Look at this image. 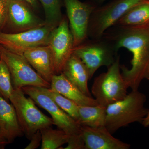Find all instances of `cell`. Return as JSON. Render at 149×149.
Masks as SVG:
<instances>
[{
  "mask_svg": "<svg viewBox=\"0 0 149 149\" xmlns=\"http://www.w3.org/2000/svg\"><path fill=\"white\" fill-rule=\"evenodd\" d=\"M118 51L121 48L133 55L130 69L120 65L121 74L128 88L139 90L143 80H149V22L136 26L115 25L104 33Z\"/></svg>",
  "mask_w": 149,
  "mask_h": 149,
  "instance_id": "cell-1",
  "label": "cell"
},
{
  "mask_svg": "<svg viewBox=\"0 0 149 149\" xmlns=\"http://www.w3.org/2000/svg\"><path fill=\"white\" fill-rule=\"evenodd\" d=\"M146 97L139 90L132 91L124 98L106 108L105 126L111 134L133 123H141L149 109L145 107Z\"/></svg>",
  "mask_w": 149,
  "mask_h": 149,
  "instance_id": "cell-2",
  "label": "cell"
},
{
  "mask_svg": "<svg viewBox=\"0 0 149 149\" xmlns=\"http://www.w3.org/2000/svg\"><path fill=\"white\" fill-rule=\"evenodd\" d=\"M120 56L103 72L94 79L91 93L98 104L107 107L122 100L128 88L121 74Z\"/></svg>",
  "mask_w": 149,
  "mask_h": 149,
  "instance_id": "cell-3",
  "label": "cell"
},
{
  "mask_svg": "<svg viewBox=\"0 0 149 149\" xmlns=\"http://www.w3.org/2000/svg\"><path fill=\"white\" fill-rule=\"evenodd\" d=\"M9 101L16 111L24 135L30 140L38 130L54 125L52 118L40 110L30 97H27L22 89H14Z\"/></svg>",
  "mask_w": 149,
  "mask_h": 149,
  "instance_id": "cell-4",
  "label": "cell"
},
{
  "mask_svg": "<svg viewBox=\"0 0 149 149\" xmlns=\"http://www.w3.org/2000/svg\"><path fill=\"white\" fill-rule=\"evenodd\" d=\"M90 39L74 47L73 53L87 68L91 79L99 68L102 66L108 68L114 62L118 51L113 43L103 36Z\"/></svg>",
  "mask_w": 149,
  "mask_h": 149,
  "instance_id": "cell-5",
  "label": "cell"
},
{
  "mask_svg": "<svg viewBox=\"0 0 149 149\" xmlns=\"http://www.w3.org/2000/svg\"><path fill=\"white\" fill-rule=\"evenodd\" d=\"M44 88L26 86L22 89L35 103L49 113L54 125L64 131L69 136V139L83 136L82 125L63 110L47 94Z\"/></svg>",
  "mask_w": 149,
  "mask_h": 149,
  "instance_id": "cell-6",
  "label": "cell"
},
{
  "mask_svg": "<svg viewBox=\"0 0 149 149\" xmlns=\"http://www.w3.org/2000/svg\"><path fill=\"white\" fill-rule=\"evenodd\" d=\"M144 1L114 0L102 6L97 7L91 14L88 37L91 39L101 38L130 9Z\"/></svg>",
  "mask_w": 149,
  "mask_h": 149,
  "instance_id": "cell-7",
  "label": "cell"
},
{
  "mask_svg": "<svg viewBox=\"0 0 149 149\" xmlns=\"http://www.w3.org/2000/svg\"><path fill=\"white\" fill-rule=\"evenodd\" d=\"M0 52L10 72L14 89L26 86L50 88V83L37 73L23 55L12 52L1 45Z\"/></svg>",
  "mask_w": 149,
  "mask_h": 149,
  "instance_id": "cell-8",
  "label": "cell"
},
{
  "mask_svg": "<svg viewBox=\"0 0 149 149\" xmlns=\"http://www.w3.org/2000/svg\"><path fill=\"white\" fill-rule=\"evenodd\" d=\"M55 27L48 24L17 33L0 32V45L8 50L23 55L31 48L47 46L52 30Z\"/></svg>",
  "mask_w": 149,
  "mask_h": 149,
  "instance_id": "cell-9",
  "label": "cell"
},
{
  "mask_svg": "<svg viewBox=\"0 0 149 149\" xmlns=\"http://www.w3.org/2000/svg\"><path fill=\"white\" fill-rule=\"evenodd\" d=\"M47 45L52 55L56 74H60L74 49L73 36L67 17H63L58 25L52 30Z\"/></svg>",
  "mask_w": 149,
  "mask_h": 149,
  "instance_id": "cell-10",
  "label": "cell"
},
{
  "mask_svg": "<svg viewBox=\"0 0 149 149\" xmlns=\"http://www.w3.org/2000/svg\"><path fill=\"white\" fill-rule=\"evenodd\" d=\"M63 1L75 47L88 39L91 14L97 6L94 3L82 2L79 0H63Z\"/></svg>",
  "mask_w": 149,
  "mask_h": 149,
  "instance_id": "cell-11",
  "label": "cell"
},
{
  "mask_svg": "<svg viewBox=\"0 0 149 149\" xmlns=\"http://www.w3.org/2000/svg\"><path fill=\"white\" fill-rule=\"evenodd\" d=\"M31 7L24 1L9 0L6 22L4 29L7 27L10 30L9 33H17L46 24L45 21L34 13Z\"/></svg>",
  "mask_w": 149,
  "mask_h": 149,
  "instance_id": "cell-12",
  "label": "cell"
},
{
  "mask_svg": "<svg viewBox=\"0 0 149 149\" xmlns=\"http://www.w3.org/2000/svg\"><path fill=\"white\" fill-rule=\"evenodd\" d=\"M85 149H129L130 145L115 138L105 126H82Z\"/></svg>",
  "mask_w": 149,
  "mask_h": 149,
  "instance_id": "cell-13",
  "label": "cell"
},
{
  "mask_svg": "<svg viewBox=\"0 0 149 149\" xmlns=\"http://www.w3.org/2000/svg\"><path fill=\"white\" fill-rule=\"evenodd\" d=\"M23 55L37 73L51 84L56 74L49 47L47 45L31 48L25 51Z\"/></svg>",
  "mask_w": 149,
  "mask_h": 149,
  "instance_id": "cell-14",
  "label": "cell"
},
{
  "mask_svg": "<svg viewBox=\"0 0 149 149\" xmlns=\"http://www.w3.org/2000/svg\"><path fill=\"white\" fill-rule=\"evenodd\" d=\"M0 130L9 143L24 135L13 105L0 96Z\"/></svg>",
  "mask_w": 149,
  "mask_h": 149,
  "instance_id": "cell-15",
  "label": "cell"
},
{
  "mask_svg": "<svg viewBox=\"0 0 149 149\" xmlns=\"http://www.w3.org/2000/svg\"><path fill=\"white\" fill-rule=\"evenodd\" d=\"M50 88L74 102L79 106L98 104L95 99L84 94L63 73L54 75L51 81Z\"/></svg>",
  "mask_w": 149,
  "mask_h": 149,
  "instance_id": "cell-16",
  "label": "cell"
},
{
  "mask_svg": "<svg viewBox=\"0 0 149 149\" xmlns=\"http://www.w3.org/2000/svg\"><path fill=\"white\" fill-rule=\"evenodd\" d=\"M62 73L86 95L92 97L88 89L89 71L80 59L74 53L67 62Z\"/></svg>",
  "mask_w": 149,
  "mask_h": 149,
  "instance_id": "cell-17",
  "label": "cell"
},
{
  "mask_svg": "<svg viewBox=\"0 0 149 149\" xmlns=\"http://www.w3.org/2000/svg\"><path fill=\"white\" fill-rule=\"evenodd\" d=\"M107 107L98 104L79 107V123L92 128L105 126Z\"/></svg>",
  "mask_w": 149,
  "mask_h": 149,
  "instance_id": "cell-18",
  "label": "cell"
},
{
  "mask_svg": "<svg viewBox=\"0 0 149 149\" xmlns=\"http://www.w3.org/2000/svg\"><path fill=\"white\" fill-rule=\"evenodd\" d=\"M148 22L149 0H145L130 9L115 24L123 26H136Z\"/></svg>",
  "mask_w": 149,
  "mask_h": 149,
  "instance_id": "cell-19",
  "label": "cell"
},
{
  "mask_svg": "<svg viewBox=\"0 0 149 149\" xmlns=\"http://www.w3.org/2000/svg\"><path fill=\"white\" fill-rule=\"evenodd\" d=\"M40 131L42 136L41 149H60L68 142L69 136L61 129H54L50 127Z\"/></svg>",
  "mask_w": 149,
  "mask_h": 149,
  "instance_id": "cell-20",
  "label": "cell"
},
{
  "mask_svg": "<svg viewBox=\"0 0 149 149\" xmlns=\"http://www.w3.org/2000/svg\"><path fill=\"white\" fill-rule=\"evenodd\" d=\"M44 88L47 94L63 110L78 122L79 120V106L50 88Z\"/></svg>",
  "mask_w": 149,
  "mask_h": 149,
  "instance_id": "cell-21",
  "label": "cell"
},
{
  "mask_svg": "<svg viewBox=\"0 0 149 149\" xmlns=\"http://www.w3.org/2000/svg\"><path fill=\"white\" fill-rule=\"evenodd\" d=\"M45 10L46 24L52 27L57 26L63 17L60 0H39Z\"/></svg>",
  "mask_w": 149,
  "mask_h": 149,
  "instance_id": "cell-22",
  "label": "cell"
},
{
  "mask_svg": "<svg viewBox=\"0 0 149 149\" xmlns=\"http://www.w3.org/2000/svg\"><path fill=\"white\" fill-rule=\"evenodd\" d=\"M13 91L8 67L1 58L0 59V96L8 102Z\"/></svg>",
  "mask_w": 149,
  "mask_h": 149,
  "instance_id": "cell-23",
  "label": "cell"
},
{
  "mask_svg": "<svg viewBox=\"0 0 149 149\" xmlns=\"http://www.w3.org/2000/svg\"><path fill=\"white\" fill-rule=\"evenodd\" d=\"M9 1V0H0V32L5 26Z\"/></svg>",
  "mask_w": 149,
  "mask_h": 149,
  "instance_id": "cell-24",
  "label": "cell"
},
{
  "mask_svg": "<svg viewBox=\"0 0 149 149\" xmlns=\"http://www.w3.org/2000/svg\"><path fill=\"white\" fill-rule=\"evenodd\" d=\"M30 143L25 147V149H35L38 148L42 143V136L40 130H38L30 139Z\"/></svg>",
  "mask_w": 149,
  "mask_h": 149,
  "instance_id": "cell-25",
  "label": "cell"
},
{
  "mask_svg": "<svg viewBox=\"0 0 149 149\" xmlns=\"http://www.w3.org/2000/svg\"><path fill=\"white\" fill-rule=\"evenodd\" d=\"M28 3L33 8H37L38 7V3L37 0H21Z\"/></svg>",
  "mask_w": 149,
  "mask_h": 149,
  "instance_id": "cell-26",
  "label": "cell"
},
{
  "mask_svg": "<svg viewBox=\"0 0 149 149\" xmlns=\"http://www.w3.org/2000/svg\"><path fill=\"white\" fill-rule=\"evenodd\" d=\"M142 125L144 127H148L149 126V110L148 113L141 122Z\"/></svg>",
  "mask_w": 149,
  "mask_h": 149,
  "instance_id": "cell-27",
  "label": "cell"
},
{
  "mask_svg": "<svg viewBox=\"0 0 149 149\" xmlns=\"http://www.w3.org/2000/svg\"><path fill=\"white\" fill-rule=\"evenodd\" d=\"M9 143L4 138H0V149L4 148Z\"/></svg>",
  "mask_w": 149,
  "mask_h": 149,
  "instance_id": "cell-28",
  "label": "cell"
},
{
  "mask_svg": "<svg viewBox=\"0 0 149 149\" xmlns=\"http://www.w3.org/2000/svg\"><path fill=\"white\" fill-rule=\"evenodd\" d=\"M105 0H97V1L99 3H102Z\"/></svg>",
  "mask_w": 149,
  "mask_h": 149,
  "instance_id": "cell-29",
  "label": "cell"
},
{
  "mask_svg": "<svg viewBox=\"0 0 149 149\" xmlns=\"http://www.w3.org/2000/svg\"><path fill=\"white\" fill-rule=\"evenodd\" d=\"M0 138H3V137L2 135L1 132V130H0Z\"/></svg>",
  "mask_w": 149,
  "mask_h": 149,
  "instance_id": "cell-30",
  "label": "cell"
},
{
  "mask_svg": "<svg viewBox=\"0 0 149 149\" xmlns=\"http://www.w3.org/2000/svg\"><path fill=\"white\" fill-rule=\"evenodd\" d=\"M1 59V52H0V59Z\"/></svg>",
  "mask_w": 149,
  "mask_h": 149,
  "instance_id": "cell-31",
  "label": "cell"
}]
</instances>
